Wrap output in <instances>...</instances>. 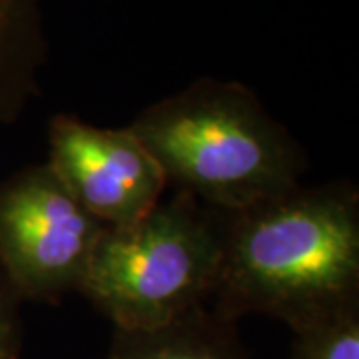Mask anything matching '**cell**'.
<instances>
[{"mask_svg": "<svg viewBox=\"0 0 359 359\" xmlns=\"http://www.w3.org/2000/svg\"><path fill=\"white\" fill-rule=\"evenodd\" d=\"M359 304V192L351 182L297 186L222 212V259L210 308L264 313L292 332Z\"/></svg>", "mask_w": 359, "mask_h": 359, "instance_id": "1", "label": "cell"}, {"mask_svg": "<svg viewBox=\"0 0 359 359\" xmlns=\"http://www.w3.org/2000/svg\"><path fill=\"white\" fill-rule=\"evenodd\" d=\"M176 192L238 212L297 188L308 156L240 82L204 78L130 124Z\"/></svg>", "mask_w": 359, "mask_h": 359, "instance_id": "2", "label": "cell"}, {"mask_svg": "<svg viewBox=\"0 0 359 359\" xmlns=\"http://www.w3.org/2000/svg\"><path fill=\"white\" fill-rule=\"evenodd\" d=\"M222 259V212L176 192L134 224L106 228L82 294L120 332L156 330L210 306Z\"/></svg>", "mask_w": 359, "mask_h": 359, "instance_id": "3", "label": "cell"}, {"mask_svg": "<svg viewBox=\"0 0 359 359\" xmlns=\"http://www.w3.org/2000/svg\"><path fill=\"white\" fill-rule=\"evenodd\" d=\"M104 231L48 164L0 184V273L20 302L78 292Z\"/></svg>", "mask_w": 359, "mask_h": 359, "instance_id": "4", "label": "cell"}, {"mask_svg": "<svg viewBox=\"0 0 359 359\" xmlns=\"http://www.w3.org/2000/svg\"><path fill=\"white\" fill-rule=\"evenodd\" d=\"M46 164L106 228L144 218L168 188L162 168L130 126L98 128L72 116H54Z\"/></svg>", "mask_w": 359, "mask_h": 359, "instance_id": "5", "label": "cell"}, {"mask_svg": "<svg viewBox=\"0 0 359 359\" xmlns=\"http://www.w3.org/2000/svg\"><path fill=\"white\" fill-rule=\"evenodd\" d=\"M106 359H250V355L238 321L205 306L156 330H116Z\"/></svg>", "mask_w": 359, "mask_h": 359, "instance_id": "6", "label": "cell"}, {"mask_svg": "<svg viewBox=\"0 0 359 359\" xmlns=\"http://www.w3.org/2000/svg\"><path fill=\"white\" fill-rule=\"evenodd\" d=\"M46 52L40 0H0V130L39 94Z\"/></svg>", "mask_w": 359, "mask_h": 359, "instance_id": "7", "label": "cell"}, {"mask_svg": "<svg viewBox=\"0 0 359 359\" xmlns=\"http://www.w3.org/2000/svg\"><path fill=\"white\" fill-rule=\"evenodd\" d=\"M287 359H359V304L294 332Z\"/></svg>", "mask_w": 359, "mask_h": 359, "instance_id": "8", "label": "cell"}, {"mask_svg": "<svg viewBox=\"0 0 359 359\" xmlns=\"http://www.w3.org/2000/svg\"><path fill=\"white\" fill-rule=\"evenodd\" d=\"M20 299L0 273V359H20Z\"/></svg>", "mask_w": 359, "mask_h": 359, "instance_id": "9", "label": "cell"}]
</instances>
